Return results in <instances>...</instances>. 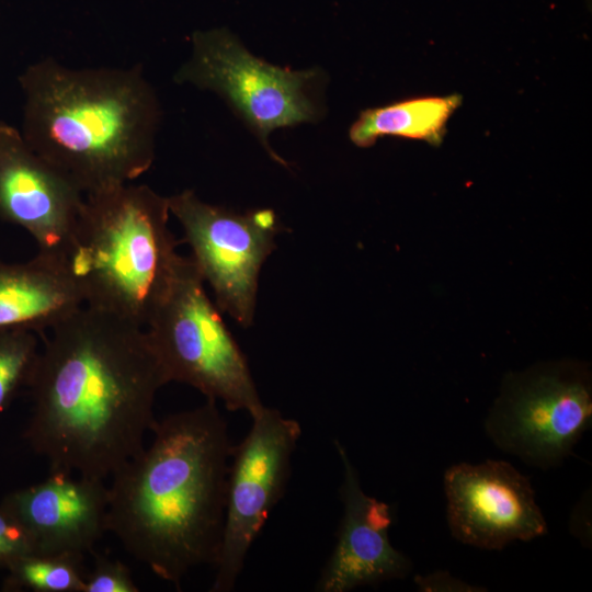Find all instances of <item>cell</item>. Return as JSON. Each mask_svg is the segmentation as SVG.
<instances>
[{"mask_svg":"<svg viewBox=\"0 0 592 592\" xmlns=\"http://www.w3.org/2000/svg\"><path fill=\"white\" fill-rule=\"evenodd\" d=\"M107 501L103 480L50 471L7 494L0 506L24 528L34 553L84 555L107 532Z\"/></svg>","mask_w":592,"mask_h":592,"instance_id":"4fadbf2b","label":"cell"},{"mask_svg":"<svg viewBox=\"0 0 592 592\" xmlns=\"http://www.w3.org/2000/svg\"><path fill=\"white\" fill-rule=\"evenodd\" d=\"M191 257H182L170 287L149 319L147 335L170 382L250 417L264 405L247 357L207 296Z\"/></svg>","mask_w":592,"mask_h":592,"instance_id":"5b68a950","label":"cell"},{"mask_svg":"<svg viewBox=\"0 0 592 592\" xmlns=\"http://www.w3.org/2000/svg\"><path fill=\"white\" fill-rule=\"evenodd\" d=\"M319 79L316 69L293 71L265 62L226 30L195 32L191 57L175 73L179 83L221 95L282 164L286 163L271 149L267 137L276 128L319 118L315 96Z\"/></svg>","mask_w":592,"mask_h":592,"instance_id":"52a82bcc","label":"cell"},{"mask_svg":"<svg viewBox=\"0 0 592 592\" xmlns=\"http://www.w3.org/2000/svg\"><path fill=\"white\" fill-rule=\"evenodd\" d=\"M50 330L29 384L24 437L50 471L103 480L144 448L168 377L132 321L82 305Z\"/></svg>","mask_w":592,"mask_h":592,"instance_id":"6da1fadb","label":"cell"},{"mask_svg":"<svg viewBox=\"0 0 592 592\" xmlns=\"http://www.w3.org/2000/svg\"><path fill=\"white\" fill-rule=\"evenodd\" d=\"M34 553L24 528L0 506V568L26 554Z\"/></svg>","mask_w":592,"mask_h":592,"instance_id":"d6986e66","label":"cell"},{"mask_svg":"<svg viewBox=\"0 0 592 592\" xmlns=\"http://www.w3.org/2000/svg\"><path fill=\"white\" fill-rule=\"evenodd\" d=\"M19 83L24 140L84 195L152 166L161 109L140 66L70 68L47 57Z\"/></svg>","mask_w":592,"mask_h":592,"instance_id":"3957f363","label":"cell"},{"mask_svg":"<svg viewBox=\"0 0 592 592\" xmlns=\"http://www.w3.org/2000/svg\"><path fill=\"white\" fill-rule=\"evenodd\" d=\"M151 431L150 446L111 476L106 530L180 589L191 569L218 561L234 445L213 399L157 420Z\"/></svg>","mask_w":592,"mask_h":592,"instance_id":"7a4b0ae2","label":"cell"},{"mask_svg":"<svg viewBox=\"0 0 592 592\" xmlns=\"http://www.w3.org/2000/svg\"><path fill=\"white\" fill-rule=\"evenodd\" d=\"M84 194L37 155L20 129L0 122V218L24 228L38 253L60 261L83 206Z\"/></svg>","mask_w":592,"mask_h":592,"instance_id":"8fae6325","label":"cell"},{"mask_svg":"<svg viewBox=\"0 0 592 592\" xmlns=\"http://www.w3.org/2000/svg\"><path fill=\"white\" fill-rule=\"evenodd\" d=\"M592 423L591 375L573 361L540 363L502 382L485 431L530 466H560Z\"/></svg>","mask_w":592,"mask_h":592,"instance_id":"8992f818","label":"cell"},{"mask_svg":"<svg viewBox=\"0 0 592 592\" xmlns=\"http://www.w3.org/2000/svg\"><path fill=\"white\" fill-rule=\"evenodd\" d=\"M446 520L452 536L481 549L547 534L530 478L510 463H459L444 474Z\"/></svg>","mask_w":592,"mask_h":592,"instance_id":"30bf717a","label":"cell"},{"mask_svg":"<svg viewBox=\"0 0 592 592\" xmlns=\"http://www.w3.org/2000/svg\"><path fill=\"white\" fill-rule=\"evenodd\" d=\"M334 445L343 465L340 487L343 515L335 546L315 590L345 592L406 578L412 563L389 540L392 523L389 505L363 491L358 473L344 446L338 440Z\"/></svg>","mask_w":592,"mask_h":592,"instance_id":"7c38bea8","label":"cell"},{"mask_svg":"<svg viewBox=\"0 0 592 592\" xmlns=\"http://www.w3.org/2000/svg\"><path fill=\"white\" fill-rule=\"evenodd\" d=\"M169 200L170 213L181 224L184 240L216 306L243 328L253 323L259 276L276 248L281 230L273 209L244 214L203 202L185 190Z\"/></svg>","mask_w":592,"mask_h":592,"instance_id":"ba28073f","label":"cell"},{"mask_svg":"<svg viewBox=\"0 0 592 592\" xmlns=\"http://www.w3.org/2000/svg\"><path fill=\"white\" fill-rule=\"evenodd\" d=\"M169 214L168 197L144 184L84 195L60 259L84 306L148 325L181 259Z\"/></svg>","mask_w":592,"mask_h":592,"instance_id":"277c9868","label":"cell"},{"mask_svg":"<svg viewBox=\"0 0 592 592\" xmlns=\"http://www.w3.org/2000/svg\"><path fill=\"white\" fill-rule=\"evenodd\" d=\"M414 582L422 591H482L483 589H475V587L466 582L453 578L446 571H436L425 577L415 576Z\"/></svg>","mask_w":592,"mask_h":592,"instance_id":"ffe728a7","label":"cell"},{"mask_svg":"<svg viewBox=\"0 0 592 592\" xmlns=\"http://www.w3.org/2000/svg\"><path fill=\"white\" fill-rule=\"evenodd\" d=\"M462 101L458 93L423 95L366 109L351 125L349 138L360 148L372 147L382 137L419 140L439 147Z\"/></svg>","mask_w":592,"mask_h":592,"instance_id":"9a60e30c","label":"cell"},{"mask_svg":"<svg viewBox=\"0 0 592 592\" xmlns=\"http://www.w3.org/2000/svg\"><path fill=\"white\" fill-rule=\"evenodd\" d=\"M83 555L30 553L12 561L3 581L4 591L82 592Z\"/></svg>","mask_w":592,"mask_h":592,"instance_id":"2e32d148","label":"cell"},{"mask_svg":"<svg viewBox=\"0 0 592 592\" xmlns=\"http://www.w3.org/2000/svg\"><path fill=\"white\" fill-rule=\"evenodd\" d=\"M247 436L232 447L221 549L213 592H229L272 509L285 493L300 424L264 406Z\"/></svg>","mask_w":592,"mask_h":592,"instance_id":"9c48e42d","label":"cell"},{"mask_svg":"<svg viewBox=\"0 0 592 592\" xmlns=\"http://www.w3.org/2000/svg\"><path fill=\"white\" fill-rule=\"evenodd\" d=\"M82 305L59 260L37 253L24 263L0 262V331L52 329Z\"/></svg>","mask_w":592,"mask_h":592,"instance_id":"5bb4252c","label":"cell"},{"mask_svg":"<svg viewBox=\"0 0 592 592\" xmlns=\"http://www.w3.org/2000/svg\"><path fill=\"white\" fill-rule=\"evenodd\" d=\"M129 568L119 560L96 556L93 569L86 573L82 592H138Z\"/></svg>","mask_w":592,"mask_h":592,"instance_id":"ac0fdd59","label":"cell"},{"mask_svg":"<svg viewBox=\"0 0 592 592\" xmlns=\"http://www.w3.org/2000/svg\"><path fill=\"white\" fill-rule=\"evenodd\" d=\"M38 354L35 332L0 331V413L23 386L29 387Z\"/></svg>","mask_w":592,"mask_h":592,"instance_id":"e0dca14e","label":"cell"}]
</instances>
